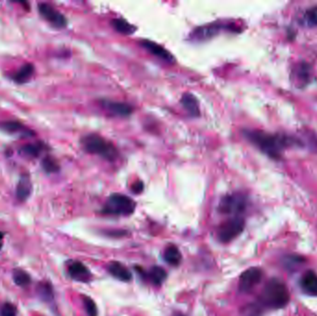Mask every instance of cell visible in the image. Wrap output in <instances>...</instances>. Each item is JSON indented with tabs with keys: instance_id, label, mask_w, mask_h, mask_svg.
<instances>
[{
	"instance_id": "obj_1",
	"label": "cell",
	"mask_w": 317,
	"mask_h": 316,
	"mask_svg": "<svg viewBox=\"0 0 317 316\" xmlns=\"http://www.w3.org/2000/svg\"><path fill=\"white\" fill-rule=\"evenodd\" d=\"M243 134L263 154L275 161L281 159L283 151L287 147L298 144L297 140L290 137L278 133H265L260 130H244Z\"/></svg>"
},
{
	"instance_id": "obj_2",
	"label": "cell",
	"mask_w": 317,
	"mask_h": 316,
	"mask_svg": "<svg viewBox=\"0 0 317 316\" xmlns=\"http://www.w3.org/2000/svg\"><path fill=\"white\" fill-rule=\"evenodd\" d=\"M290 300V294L287 286L278 278L267 282L260 297V303L263 307L272 310H279L287 306Z\"/></svg>"
},
{
	"instance_id": "obj_3",
	"label": "cell",
	"mask_w": 317,
	"mask_h": 316,
	"mask_svg": "<svg viewBox=\"0 0 317 316\" xmlns=\"http://www.w3.org/2000/svg\"><path fill=\"white\" fill-rule=\"evenodd\" d=\"M81 144L86 152L97 155L108 162H114L119 157V152L114 144L99 134L89 133L81 139Z\"/></svg>"
},
{
	"instance_id": "obj_4",
	"label": "cell",
	"mask_w": 317,
	"mask_h": 316,
	"mask_svg": "<svg viewBox=\"0 0 317 316\" xmlns=\"http://www.w3.org/2000/svg\"><path fill=\"white\" fill-rule=\"evenodd\" d=\"M135 203L131 198L123 194L115 193L109 196L103 207L102 213L107 215L128 216L134 213Z\"/></svg>"
},
{
	"instance_id": "obj_5",
	"label": "cell",
	"mask_w": 317,
	"mask_h": 316,
	"mask_svg": "<svg viewBox=\"0 0 317 316\" xmlns=\"http://www.w3.org/2000/svg\"><path fill=\"white\" fill-rule=\"evenodd\" d=\"M248 207V198L241 193H232L224 196L219 203V212L223 214L240 216Z\"/></svg>"
},
{
	"instance_id": "obj_6",
	"label": "cell",
	"mask_w": 317,
	"mask_h": 316,
	"mask_svg": "<svg viewBox=\"0 0 317 316\" xmlns=\"http://www.w3.org/2000/svg\"><path fill=\"white\" fill-rule=\"evenodd\" d=\"M223 31H230V32H239V30L234 25H222L219 22H213L210 25L200 26L196 29H194L191 34L189 35V40L194 42H202L206 40L213 38V36L219 35Z\"/></svg>"
},
{
	"instance_id": "obj_7",
	"label": "cell",
	"mask_w": 317,
	"mask_h": 316,
	"mask_svg": "<svg viewBox=\"0 0 317 316\" xmlns=\"http://www.w3.org/2000/svg\"><path fill=\"white\" fill-rule=\"evenodd\" d=\"M244 228L245 221L242 217L230 218L220 225L217 233L219 240L223 243L231 242L243 232Z\"/></svg>"
},
{
	"instance_id": "obj_8",
	"label": "cell",
	"mask_w": 317,
	"mask_h": 316,
	"mask_svg": "<svg viewBox=\"0 0 317 316\" xmlns=\"http://www.w3.org/2000/svg\"><path fill=\"white\" fill-rule=\"evenodd\" d=\"M263 273L261 268L252 267L241 274L239 277L238 288L242 293H248L263 279Z\"/></svg>"
},
{
	"instance_id": "obj_9",
	"label": "cell",
	"mask_w": 317,
	"mask_h": 316,
	"mask_svg": "<svg viewBox=\"0 0 317 316\" xmlns=\"http://www.w3.org/2000/svg\"><path fill=\"white\" fill-rule=\"evenodd\" d=\"M38 11L41 17L57 29H62L67 25V19L64 15L56 10L53 6L47 3H40Z\"/></svg>"
},
{
	"instance_id": "obj_10",
	"label": "cell",
	"mask_w": 317,
	"mask_h": 316,
	"mask_svg": "<svg viewBox=\"0 0 317 316\" xmlns=\"http://www.w3.org/2000/svg\"><path fill=\"white\" fill-rule=\"evenodd\" d=\"M99 104L109 114L115 115V116H120V117H128L129 115L133 114V110H134L131 105L124 103V102L103 99L99 101Z\"/></svg>"
},
{
	"instance_id": "obj_11",
	"label": "cell",
	"mask_w": 317,
	"mask_h": 316,
	"mask_svg": "<svg viewBox=\"0 0 317 316\" xmlns=\"http://www.w3.org/2000/svg\"><path fill=\"white\" fill-rule=\"evenodd\" d=\"M140 44L145 50H148L149 53L156 56L157 58H160L169 63L174 62V56L171 54L168 50H165L163 46L158 44L150 40H141Z\"/></svg>"
},
{
	"instance_id": "obj_12",
	"label": "cell",
	"mask_w": 317,
	"mask_h": 316,
	"mask_svg": "<svg viewBox=\"0 0 317 316\" xmlns=\"http://www.w3.org/2000/svg\"><path fill=\"white\" fill-rule=\"evenodd\" d=\"M70 277L78 282H88L91 278L89 269L81 262H72L68 266Z\"/></svg>"
},
{
	"instance_id": "obj_13",
	"label": "cell",
	"mask_w": 317,
	"mask_h": 316,
	"mask_svg": "<svg viewBox=\"0 0 317 316\" xmlns=\"http://www.w3.org/2000/svg\"><path fill=\"white\" fill-rule=\"evenodd\" d=\"M0 129L5 132V133H20L24 137H34L35 133L33 131H31L30 129L26 128L25 125L18 122V121H13V120H9V121H4L0 123Z\"/></svg>"
},
{
	"instance_id": "obj_14",
	"label": "cell",
	"mask_w": 317,
	"mask_h": 316,
	"mask_svg": "<svg viewBox=\"0 0 317 316\" xmlns=\"http://www.w3.org/2000/svg\"><path fill=\"white\" fill-rule=\"evenodd\" d=\"M302 290L310 296L317 297V275L309 270L302 276L301 279Z\"/></svg>"
},
{
	"instance_id": "obj_15",
	"label": "cell",
	"mask_w": 317,
	"mask_h": 316,
	"mask_svg": "<svg viewBox=\"0 0 317 316\" xmlns=\"http://www.w3.org/2000/svg\"><path fill=\"white\" fill-rule=\"evenodd\" d=\"M181 105L183 106L184 109L187 110V112L192 116V117H198L200 115V109H199V104L198 99L190 93H186L181 98Z\"/></svg>"
},
{
	"instance_id": "obj_16",
	"label": "cell",
	"mask_w": 317,
	"mask_h": 316,
	"mask_svg": "<svg viewBox=\"0 0 317 316\" xmlns=\"http://www.w3.org/2000/svg\"><path fill=\"white\" fill-rule=\"evenodd\" d=\"M35 74V66L32 63L22 65L20 69L11 75V80L16 84H24L28 83Z\"/></svg>"
},
{
	"instance_id": "obj_17",
	"label": "cell",
	"mask_w": 317,
	"mask_h": 316,
	"mask_svg": "<svg viewBox=\"0 0 317 316\" xmlns=\"http://www.w3.org/2000/svg\"><path fill=\"white\" fill-rule=\"evenodd\" d=\"M108 271L112 277L121 281L128 282L132 278V274L121 262H110L108 266Z\"/></svg>"
},
{
	"instance_id": "obj_18",
	"label": "cell",
	"mask_w": 317,
	"mask_h": 316,
	"mask_svg": "<svg viewBox=\"0 0 317 316\" xmlns=\"http://www.w3.org/2000/svg\"><path fill=\"white\" fill-rule=\"evenodd\" d=\"M32 192V184L28 175L24 174L20 179V182L16 188V197L18 200L24 202L30 197Z\"/></svg>"
},
{
	"instance_id": "obj_19",
	"label": "cell",
	"mask_w": 317,
	"mask_h": 316,
	"mask_svg": "<svg viewBox=\"0 0 317 316\" xmlns=\"http://www.w3.org/2000/svg\"><path fill=\"white\" fill-rule=\"evenodd\" d=\"M36 292L43 302L50 303L54 301V291H53L52 285L50 282H40L36 287Z\"/></svg>"
},
{
	"instance_id": "obj_20",
	"label": "cell",
	"mask_w": 317,
	"mask_h": 316,
	"mask_svg": "<svg viewBox=\"0 0 317 316\" xmlns=\"http://www.w3.org/2000/svg\"><path fill=\"white\" fill-rule=\"evenodd\" d=\"M164 259L170 265L177 266L181 262L182 255H181V252H179L178 247L174 245H170L165 250Z\"/></svg>"
},
{
	"instance_id": "obj_21",
	"label": "cell",
	"mask_w": 317,
	"mask_h": 316,
	"mask_svg": "<svg viewBox=\"0 0 317 316\" xmlns=\"http://www.w3.org/2000/svg\"><path fill=\"white\" fill-rule=\"evenodd\" d=\"M45 144L36 142V143L26 144L20 148V151L21 153L31 158H37L39 157L40 154L45 150Z\"/></svg>"
},
{
	"instance_id": "obj_22",
	"label": "cell",
	"mask_w": 317,
	"mask_h": 316,
	"mask_svg": "<svg viewBox=\"0 0 317 316\" xmlns=\"http://www.w3.org/2000/svg\"><path fill=\"white\" fill-rule=\"evenodd\" d=\"M110 24L112 25L114 30L122 35H133L137 31V28L134 25L129 24L127 20H124V19H114L111 20Z\"/></svg>"
},
{
	"instance_id": "obj_23",
	"label": "cell",
	"mask_w": 317,
	"mask_h": 316,
	"mask_svg": "<svg viewBox=\"0 0 317 316\" xmlns=\"http://www.w3.org/2000/svg\"><path fill=\"white\" fill-rule=\"evenodd\" d=\"M147 277L149 278L152 284L156 285V286H160L165 281V279L167 277V274L163 267L153 266L147 274Z\"/></svg>"
},
{
	"instance_id": "obj_24",
	"label": "cell",
	"mask_w": 317,
	"mask_h": 316,
	"mask_svg": "<svg viewBox=\"0 0 317 316\" xmlns=\"http://www.w3.org/2000/svg\"><path fill=\"white\" fill-rule=\"evenodd\" d=\"M294 74L296 76L298 82L302 84V85H304L309 83L310 78H311V67L306 64L305 62H302L295 68Z\"/></svg>"
},
{
	"instance_id": "obj_25",
	"label": "cell",
	"mask_w": 317,
	"mask_h": 316,
	"mask_svg": "<svg viewBox=\"0 0 317 316\" xmlns=\"http://www.w3.org/2000/svg\"><path fill=\"white\" fill-rule=\"evenodd\" d=\"M12 277H13L14 283L19 287H27L32 282L30 275L25 272L22 269H15L12 274Z\"/></svg>"
},
{
	"instance_id": "obj_26",
	"label": "cell",
	"mask_w": 317,
	"mask_h": 316,
	"mask_svg": "<svg viewBox=\"0 0 317 316\" xmlns=\"http://www.w3.org/2000/svg\"><path fill=\"white\" fill-rule=\"evenodd\" d=\"M42 167L48 173H58L60 171V164L51 156H46L42 160Z\"/></svg>"
},
{
	"instance_id": "obj_27",
	"label": "cell",
	"mask_w": 317,
	"mask_h": 316,
	"mask_svg": "<svg viewBox=\"0 0 317 316\" xmlns=\"http://www.w3.org/2000/svg\"><path fill=\"white\" fill-rule=\"evenodd\" d=\"M304 262V259L302 256L299 255H287L284 258L283 265L286 267V269L288 271L294 270L295 268L300 266Z\"/></svg>"
},
{
	"instance_id": "obj_28",
	"label": "cell",
	"mask_w": 317,
	"mask_h": 316,
	"mask_svg": "<svg viewBox=\"0 0 317 316\" xmlns=\"http://www.w3.org/2000/svg\"><path fill=\"white\" fill-rule=\"evenodd\" d=\"M241 316H263L262 306L257 303L248 304L243 308Z\"/></svg>"
},
{
	"instance_id": "obj_29",
	"label": "cell",
	"mask_w": 317,
	"mask_h": 316,
	"mask_svg": "<svg viewBox=\"0 0 317 316\" xmlns=\"http://www.w3.org/2000/svg\"><path fill=\"white\" fill-rule=\"evenodd\" d=\"M304 21L310 27L317 26V7L311 8L304 13Z\"/></svg>"
},
{
	"instance_id": "obj_30",
	"label": "cell",
	"mask_w": 317,
	"mask_h": 316,
	"mask_svg": "<svg viewBox=\"0 0 317 316\" xmlns=\"http://www.w3.org/2000/svg\"><path fill=\"white\" fill-rule=\"evenodd\" d=\"M17 312L15 305L10 302H5L0 306V316H16Z\"/></svg>"
},
{
	"instance_id": "obj_31",
	"label": "cell",
	"mask_w": 317,
	"mask_h": 316,
	"mask_svg": "<svg viewBox=\"0 0 317 316\" xmlns=\"http://www.w3.org/2000/svg\"><path fill=\"white\" fill-rule=\"evenodd\" d=\"M84 304L85 307V311L87 312L88 316H98V309L97 305L92 299L88 297H84Z\"/></svg>"
},
{
	"instance_id": "obj_32",
	"label": "cell",
	"mask_w": 317,
	"mask_h": 316,
	"mask_svg": "<svg viewBox=\"0 0 317 316\" xmlns=\"http://www.w3.org/2000/svg\"><path fill=\"white\" fill-rule=\"evenodd\" d=\"M131 189H132V191L135 193V194H140V193L143 191V183H142V182H140V181H138V182H135V183L132 185V188H131Z\"/></svg>"
},
{
	"instance_id": "obj_33",
	"label": "cell",
	"mask_w": 317,
	"mask_h": 316,
	"mask_svg": "<svg viewBox=\"0 0 317 316\" xmlns=\"http://www.w3.org/2000/svg\"><path fill=\"white\" fill-rule=\"evenodd\" d=\"M3 240H4V234L0 231V250L3 247Z\"/></svg>"
},
{
	"instance_id": "obj_34",
	"label": "cell",
	"mask_w": 317,
	"mask_h": 316,
	"mask_svg": "<svg viewBox=\"0 0 317 316\" xmlns=\"http://www.w3.org/2000/svg\"><path fill=\"white\" fill-rule=\"evenodd\" d=\"M174 316H185L184 314H182L181 312H176V313H174Z\"/></svg>"
}]
</instances>
